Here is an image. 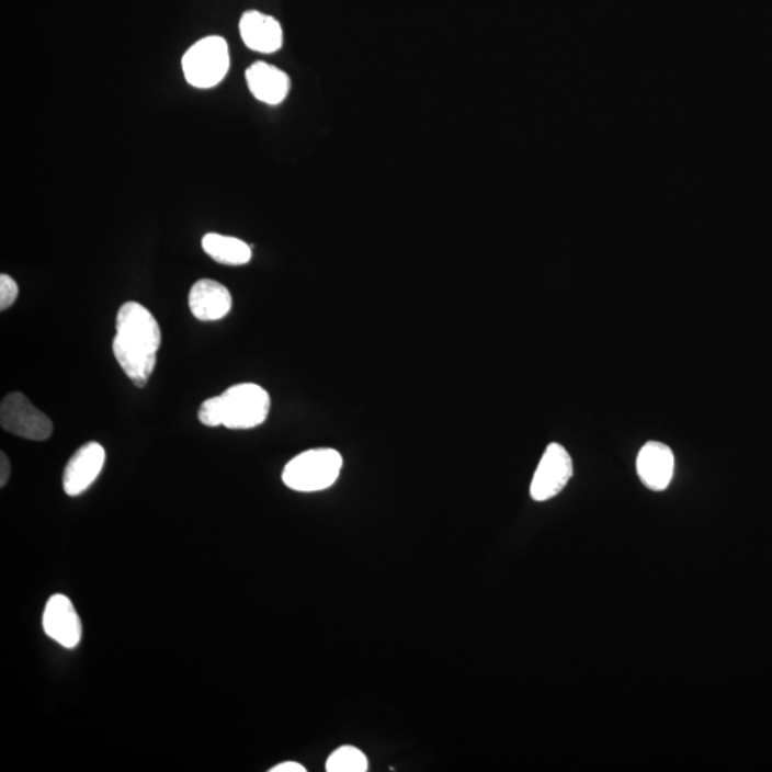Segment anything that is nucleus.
I'll return each instance as SVG.
<instances>
[{
  "instance_id": "nucleus-1",
  "label": "nucleus",
  "mask_w": 772,
  "mask_h": 772,
  "mask_svg": "<svg viewBox=\"0 0 772 772\" xmlns=\"http://www.w3.org/2000/svg\"><path fill=\"white\" fill-rule=\"evenodd\" d=\"M162 333L157 318L138 303H126L117 310L116 336L112 350L117 364L138 388H144L157 366Z\"/></svg>"
},
{
  "instance_id": "nucleus-2",
  "label": "nucleus",
  "mask_w": 772,
  "mask_h": 772,
  "mask_svg": "<svg viewBox=\"0 0 772 772\" xmlns=\"http://www.w3.org/2000/svg\"><path fill=\"white\" fill-rule=\"evenodd\" d=\"M271 397L257 384L230 386L219 397L206 399L197 418L206 427L224 425L228 430H252L266 421Z\"/></svg>"
},
{
  "instance_id": "nucleus-3",
  "label": "nucleus",
  "mask_w": 772,
  "mask_h": 772,
  "mask_svg": "<svg viewBox=\"0 0 772 772\" xmlns=\"http://www.w3.org/2000/svg\"><path fill=\"white\" fill-rule=\"evenodd\" d=\"M342 456L331 449L303 452L292 458L282 473V481L296 492H319L337 483Z\"/></svg>"
},
{
  "instance_id": "nucleus-4",
  "label": "nucleus",
  "mask_w": 772,
  "mask_h": 772,
  "mask_svg": "<svg viewBox=\"0 0 772 772\" xmlns=\"http://www.w3.org/2000/svg\"><path fill=\"white\" fill-rule=\"evenodd\" d=\"M230 65L224 37L206 36L185 52L182 70L193 88L209 89L224 81Z\"/></svg>"
},
{
  "instance_id": "nucleus-5",
  "label": "nucleus",
  "mask_w": 772,
  "mask_h": 772,
  "mask_svg": "<svg viewBox=\"0 0 772 772\" xmlns=\"http://www.w3.org/2000/svg\"><path fill=\"white\" fill-rule=\"evenodd\" d=\"M4 431L32 441H45L54 432V423L21 393L9 394L0 407Z\"/></svg>"
},
{
  "instance_id": "nucleus-6",
  "label": "nucleus",
  "mask_w": 772,
  "mask_h": 772,
  "mask_svg": "<svg viewBox=\"0 0 772 772\" xmlns=\"http://www.w3.org/2000/svg\"><path fill=\"white\" fill-rule=\"evenodd\" d=\"M574 475L571 455L559 444H550L540 461L531 483V498L544 502L557 497Z\"/></svg>"
},
{
  "instance_id": "nucleus-7",
  "label": "nucleus",
  "mask_w": 772,
  "mask_h": 772,
  "mask_svg": "<svg viewBox=\"0 0 772 772\" xmlns=\"http://www.w3.org/2000/svg\"><path fill=\"white\" fill-rule=\"evenodd\" d=\"M45 634L66 649L77 648L82 639V623L72 601L63 594L52 595L44 611Z\"/></svg>"
},
{
  "instance_id": "nucleus-8",
  "label": "nucleus",
  "mask_w": 772,
  "mask_h": 772,
  "mask_svg": "<svg viewBox=\"0 0 772 772\" xmlns=\"http://www.w3.org/2000/svg\"><path fill=\"white\" fill-rule=\"evenodd\" d=\"M106 452L98 442H88L69 459L64 473L66 496L78 497L96 481L105 465Z\"/></svg>"
},
{
  "instance_id": "nucleus-9",
  "label": "nucleus",
  "mask_w": 772,
  "mask_h": 772,
  "mask_svg": "<svg viewBox=\"0 0 772 772\" xmlns=\"http://www.w3.org/2000/svg\"><path fill=\"white\" fill-rule=\"evenodd\" d=\"M243 44L259 54H275L284 46V31L274 16L259 11L245 12L239 21Z\"/></svg>"
},
{
  "instance_id": "nucleus-10",
  "label": "nucleus",
  "mask_w": 772,
  "mask_h": 772,
  "mask_svg": "<svg viewBox=\"0 0 772 772\" xmlns=\"http://www.w3.org/2000/svg\"><path fill=\"white\" fill-rule=\"evenodd\" d=\"M676 458L670 446L662 442H647L639 451L637 473L645 487L652 491H663L674 475Z\"/></svg>"
},
{
  "instance_id": "nucleus-11",
  "label": "nucleus",
  "mask_w": 772,
  "mask_h": 772,
  "mask_svg": "<svg viewBox=\"0 0 772 772\" xmlns=\"http://www.w3.org/2000/svg\"><path fill=\"white\" fill-rule=\"evenodd\" d=\"M245 78H247L248 88L252 95L266 105H280L291 91L288 75L274 65L252 64L245 72Z\"/></svg>"
},
{
  "instance_id": "nucleus-12",
  "label": "nucleus",
  "mask_w": 772,
  "mask_h": 772,
  "mask_svg": "<svg viewBox=\"0 0 772 772\" xmlns=\"http://www.w3.org/2000/svg\"><path fill=\"white\" fill-rule=\"evenodd\" d=\"M190 308L200 321H219L232 308V296L226 286L212 280H201L190 292Z\"/></svg>"
},
{
  "instance_id": "nucleus-13",
  "label": "nucleus",
  "mask_w": 772,
  "mask_h": 772,
  "mask_svg": "<svg viewBox=\"0 0 772 772\" xmlns=\"http://www.w3.org/2000/svg\"><path fill=\"white\" fill-rule=\"evenodd\" d=\"M202 248L218 263L229 266L247 265L252 258L251 247L241 239L219 234H206Z\"/></svg>"
},
{
  "instance_id": "nucleus-14",
  "label": "nucleus",
  "mask_w": 772,
  "mask_h": 772,
  "mask_svg": "<svg viewBox=\"0 0 772 772\" xmlns=\"http://www.w3.org/2000/svg\"><path fill=\"white\" fill-rule=\"evenodd\" d=\"M325 769L328 772H365L368 771V760L357 748L343 746L329 756Z\"/></svg>"
},
{
  "instance_id": "nucleus-15",
  "label": "nucleus",
  "mask_w": 772,
  "mask_h": 772,
  "mask_svg": "<svg viewBox=\"0 0 772 772\" xmlns=\"http://www.w3.org/2000/svg\"><path fill=\"white\" fill-rule=\"evenodd\" d=\"M19 295V286L12 276L0 275V309L11 308Z\"/></svg>"
},
{
  "instance_id": "nucleus-16",
  "label": "nucleus",
  "mask_w": 772,
  "mask_h": 772,
  "mask_svg": "<svg viewBox=\"0 0 772 772\" xmlns=\"http://www.w3.org/2000/svg\"><path fill=\"white\" fill-rule=\"evenodd\" d=\"M11 477V463L4 452L0 454V487H4Z\"/></svg>"
},
{
  "instance_id": "nucleus-17",
  "label": "nucleus",
  "mask_w": 772,
  "mask_h": 772,
  "mask_svg": "<svg viewBox=\"0 0 772 772\" xmlns=\"http://www.w3.org/2000/svg\"><path fill=\"white\" fill-rule=\"evenodd\" d=\"M271 772H306V769L303 764H299V762L286 761L274 767Z\"/></svg>"
}]
</instances>
